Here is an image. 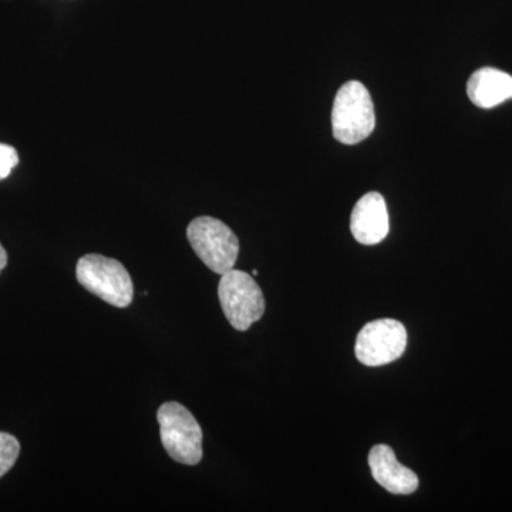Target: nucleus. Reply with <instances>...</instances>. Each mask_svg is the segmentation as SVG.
<instances>
[{"instance_id":"1a4fd4ad","label":"nucleus","mask_w":512,"mask_h":512,"mask_svg":"<svg viewBox=\"0 0 512 512\" xmlns=\"http://www.w3.org/2000/svg\"><path fill=\"white\" fill-rule=\"evenodd\" d=\"M467 94L481 109H494L512 99V76L494 67H483L468 79Z\"/></svg>"},{"instance_id":"f257e3e1","label":"nucleus","mask_w":512,"mask_h":512,"mask_svg":"<svg viewBox=\"0 0 512 512\" xmlns=\"http://www.w3.org/2000/svg\"><path fill=\"white\" fill-rule=\"evenodd\" d=\"M375 126V106L365 84L356 80L343 84L333 101L332 128L336 140L355 146L366 140Z\"/></svg>"},{"instance_id":"f8f14e48","label":"nucleus","mask_w":512,"mask_h":512,"mask_svg":"<svg viewBox=\"0 0 512 512\" xmlns=\"http://www.w3.org/2000/svg\"><path fill=\"white\" fill-rule=\"evenodd\" d=\"M6 265H8V252H6L5 248L0 244V272L6 268Z\"/></svg>"},{"instance_id":"9b49d317","label":"nucleus","mask_w":512,"mask_h":512,"mask_svg":"<svg viewBox=\"0 0 512 512\" xmlns=\"http://www.w3.org/2000/svg\"><path fill=\"white\" fill-rule=\"evenodd\" d=\"M18 164V151L8 144H0V181L8 178Z\"/></svg>"},{"instance_id":"20e7f679","label":"nucleus","mask_w":512,"mask_h":512,"mask_svg":"<svg viewBox=\"0 0 512 512\" xmlns=\"http://www.w3.org/2000/svg\"><path fill=\"white\" fill-rule=\"evenodd\" d=\"M187 238L198 258L215 274L224 275L237 264V235L217 218H195L188 225Z\"/></svg>"},{"instance_id":"6e6552de","label":"nucleus","mask_w":512,"mask_h":512,"mask_svg":"<svg viewBox=\"0 0 512 512\" xmlns=\"http://www.w3.org/2000/svg\"><path fill=\"white\" fill-rule=\"evenodd\" d=\"M369 467L376 483L384 490L396 495H409L419 488V477L410 468L404 467L392 447L377 444L370 450Z\"/></svg>"},{"instance_id":"ddd939ff","label":"nucleus","mask_w":512,"mask_h":512,"mask_svg":"<svg viewBox=\"0 0 512 512\" xmlns=\"http://www.w3.org/2000/svg\"><path fill=\"white\" fill-rule=\"evenodd\" d=\"M258 275V271H256V269H254V271H252V276H256Z\"/></svg>"},{"instance_id":"0eeeda50","label":"nucleus","mask_w":512,"mask_h":512,"mask_svg":"<svg viewBox=\"0 0 512 512\" xmlns=\"http://www.w3.org/2000/svg\"><path fill=\"white\" fill-rule=\"evenodd\" d=\"M389 211L379 192H367L353 207L350 231L362 245H377L389 234Z\"/></svg>"},{"instance_id":"9d476101","label":"nucleus","mask_w":512,"mask_h":512,"mask_svg":"<svg viewBox=\"0 0 512 512\" xmlns=\"http://www.w3.org/2000/svg\"><path fill=\"white\" fill-rule=\"evenodd\" d=\"M20 454L18 439L9 433H0V478L15 466Z\"/></svg>"},{"instance_id":"7ed1b4c3","label":"nucleus","mask_w":512,"mask_h":512,"mask_svg":"<svg viewBox=\"0 0 512 512\" xmlns=\"http://www.w3.org/2000/svg\"><path fill=\"white\" fill-rule=\"evenodd\" d=\"M161 443L168 456L185 466H197L202 458V430L183 404L167 402L158 409Z\"/></svg>"},{"instance_id":"423d86ee","label":"nucleus","mask_w":512,"mask_h":512,"mask_svg":"<svg viewBox=\"0 0 512 512\" xmlns=\"http://www.w3.org/2000/svg\"><path fill=\"white\" fill-rule=\"evenodd\" d=\"M407 348V330L394 319H377L367 323L357 335V360L369 367L389 365L403 356Z\"/></svg>"},{"instance_id":"f03ea898","label":"nucleus","mask_w":512,"mask_h":512,"mask_svg":"<svg viewBox=\"0 0 512 512\" xmlns=\"http://www.w3.org/2000/svg\"><path fill=\"white\" fill-rule=\"evenodd\" d=\"M79 284L101 301L127 308L133 302L134 286L124 265L99 254L84 255L76 266Z\"/></svg>"},{"instance_id":"39448f33","label":"nucleus","mask_w":512,"mask_h":512,"mask_svg":"<svg viewBox=\"0 0 512 512\" xmlns=\"http://www.w3.org/2000/svg\"><path fill=\"white\" fill-rule=\"evenodd\" d=\"M218 298L232 328L245 332L265 313V298L254 276L238 269L221 275Z\"/></svg>"}]
</instances>
